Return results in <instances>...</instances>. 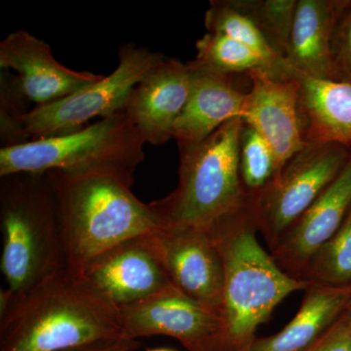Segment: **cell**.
Returning <instances> with one entry per match:
<instances>
[{"instance_id":"1","label":"cell","mask_w":351,"mask_h":351,"mask_svg":"<svg viewBox=\"0 0 351 351\" xmlns=\"http://www.w3.org/2000/svg\"><path fill=\"white\" fill-rule=\"evenodd\" d=\"M120 339L119 307L66 269L13 295L0 315V351H71Z\"/></svg>"},{"instance_id":"22","label":"cell","mask_w":351,"mask_h":351,"mask_svg":"<svg viewBox=\"0 0 351 351\" xmlns=\"http://www.w3.org/2000/svg\"><path fill=\"white\" fill-rule=\"evenodd\" d=\"M196 63L221 75L233 76L255 69L269 71L267 61L258 52L223 34L207 32L196 41Z\"/></svg>"},{"instance_id":"7","label":"cell","mask_w":351,"mask_h":351,"mask_svg":"<svg viewBox=\"0 0 351 351\" xmlns=\"http://www.w3.org/2000/svg\"><path fill=\"white\" fill-rule=\"evenodd\" d=\"M119 57L117 69L100 82L62 100L34 108L23 117L21 123L29 142L66 135L96 117L123 112L134 88L166 58L134 43L123 44Z\"/></svg>"},{"instance_id":"24","label":"cell","mask_w":351,"mask_h":351,"mask_svg":"<svg viewBox=\"0 0 351 351\" xmlns=\"http://www.w3.org/2000/svg\"><path fill=\"white\" fill-rule=\"evenodd\" d=\"M239 172L249 199L260 195L276 177V158L269 145L245 123L240 134Z\"/></svg>"},{"instance_id":"18","label":"cell","mask_w":351,"mask_h":351,"mask_svg":"<svg viewBox=\"0 0 351 351\" xmlns=\"http://www.w3.org/2000/svg\"><path fill=\"white\" fill-rule=\"evenodd\" d=\"M295 80L304 142L351 149V83L302 75Z\"/></svg>"},{"instance_id":"2","label":"cell","mask_w":351,"mask_h":351,"mask_svg":"<svg viewBox=\"0 0 351 351\" xmlns=\"http://www.w3.org/2000/svg\"><path fill=\"white\" fill-rule=\"evenodd\" d=\"M45 174L56 199L66 269L75 276L115 245L163 228L132 193L134 182L107 173Z\"/></svg>"},{"instance_id":"14","label":"cell","mask_w":351,"mask_h":351,"mask_svg":"<svg viewBox=\"0 0 351 351\" xmlns=\"http://www.w3.org/2000/svg\"><path fill=\"white\" fill-rule=\"evenodd\" d=\"M351 209V156L345 167L284 233L270 255L286 274L301 279L307 263L331 239Z\"/></svg>"},{"instance_id":"28","label":"cell","mask_w":351,"mask_h":351,"mask_svg":"<svg viewBox=\"0 0 351 351\" xmlns=\"http://www.w3.org/2000/svg\"><path fill=\"white\" fill-rule=\"evenodd\" d=\"M140 343L135 339H120L108 343H98L77 348L71 351H134L138 350Z\"/></svg>"},{"instance_id":"27","label":"cell","mask_w":351,"mask_h":351,"mask_svg":"<svg viewBox=\"0 0 351 351\" xmlns=\"http://www.w3.org/2000/svg\"><path fill=\"white\" fill-rule=\"evenodd\" d=\"M304 351H351V321L343 313L329 329Z\"/></svg>"},{"instance_id":"11","label":"cell","mask_w":351,"mask_h":351,"mask_svg":"<svg viewBox=\"0 0 351 351\" xmlns=\"http://www.w3.org/2000/svg\"><path fill=\"white\" fill-rule=\"evenodd\" d=\"M154 239L175 287L221 314L225 265L211 235L196 228H162Z\"/></svg>"},{"instance_id":"4","label":"cell","mask_w":351,"mask_h":351,"mask_svg":"<svg viewBox=\"0 0 351 351\" xmlns=\"http://www.w3.org/2000/svg\"><path fill=\"white\" fill-rule=\"evenodd\" d=\"M242 119L226 122L197 144L178 145L179 181L172 193L149 203L163 228L209 232L248 206L239 172Z\"/></svg>"},{"instance_id":"26","label":"cell","mask_w":351,"mask_h":351,"mask_svg":"<svg viewBox=\"0 0 351 351\" xmlns=\"http://www.w3.org/2000/svg\"><path fill=\"white\" fill-rule=\"evenodd\" d=\"M332 58L339 82L351 83V2L339 14L334 39Z\"/></svg>"},{"instance_id":"12","label":"cell","mask_w":351,"mask_h":351,"mask_svg":"<svg viewBox=\"0 0 351 351\" xmlns=\"http://www.w3.org/2000/svg\"><path fill=\"white\" fill-rule=\"evenodd\" d=\"M251 82L245 99L242 120L269 145L276 158V181L288 161L307 145L299 114V83L277 80L263 69L246 73ZM272 181V182H274Z\"/></svg>"},{"instance_id":"23","label":"cell","mask_w":351,"mask_h":351,"mask_svg":"<svg viewBox=\"0 0 351 351\" xmlns=\"http://www.w3.org/2000/svg\"><path fill=\"white\" fill-rule=\"evenodd\" d=\"M253 21L279 55L287 54L298 0H230Z\"/></svg>"},{"instance_id":"19","label":"cell","mask_w":351,"mask_h":351,"mask_svg":"<svg viewBox=\"0 0 351 351\" xmlns=\"http://www.w3.org/2000/svg\"><path fill=\"white\" fill-rule=\"evenodd\" d=\"M304 292L299 311L281 331L256 338L241 351H304L343 315L351 300V286L313 284Z\"/></svg>"},{"instance_id":"15","label":"cell","mask_w":351,"mask_h":351,"mask_svg":"<svg viewBox=\"0 0 351 351\" xmlns=\"http://www.w3.org/2000/svg\"><path fill=\"white\" fill-rule=\"evenodd\" d=\"M191 80L189 63L165 58L134 88L123 112L145 144L161 145L174 138L176 122L188 101Z\"/></svg>"},{"instance_id":"5","label":"cell","mask_w":351,"mask_h":351,"mask_svg":"<svg viewBox=\"0 0 351 351\" xmlns=\"http://www.w3.org/2000/svg\"><path fill=\"white\" fill-rule=\"evenodd\" d=\"M0 269L13 295L66 269L56 199L45 173L0 177Z\"/></svg>"},{"instance_id":"17","label":"cell","mask_w":351,"mask_h":351,"mask_svg":"<svg viewBox=\"0 0 351 351\" xmlns=\"http://www.w3.org/2000/svg\"><path fill=\"white\" fill-rule=\"evenodd\" d=\"M346 1L298 0L286 60L297 75L339 82L332 39Z\"/></svg>"},{"instance_id":"9","label":"cell","mask_w":351,"mask_h":351,"mask_svg":"<svg viewBox=\"0 0 351 351\" xmlns=\"http://www.w3.org/2000/svg\"><path fill=\"white\" fill-rule=\"evenodd\" d=\"M124 338L167 336L188 351H226L225 322L218 311L177 288L147 301L120 307Z\"/></svg>"},{"instance_id":"25","label":"cell","mask_w":351,"mask_h":351,"mask_svg":"<svg viewBox=\"0 0 351 351\" xmlns=\"http://www.w3.org/2000/svg\"><path fill=\"white\" fill-rule=\"evenodd\" d=\"M31 101L25 97L17 75L0 69V144L1 149L29 143L21 119L31 112Z\"/></svg>"},{"instance_id":"8","label":"cell","mask_w":351,"mask_h":351,"mask_svg":"<svg viewBox=\"0 0 351 351\" xmlns=\"http://www.w3.org/2000/svg\"><path fill=\"white\" fill-rule=\"evenodd\" d=\"M336 144L306 145L257 197L249 199L254 221L270 251L339 174L351 156Z\"/></svg>"},{"instance_id":"6","label":"cell","mask_w":351,"mask_h":351,"mask_svg":"<svg viewBox=\"0 0 351 351\" xmlns=\"http://www.w3.org/2000/svg\"><path fill=\"white\" fill-rule=\"evenodd\" d=\"M145 142L123 112L80 130L0 149V177L15 173H107L134 182Z\"/></svg>"},{"instance_id":"29","label":"cell","mask_w":351,"mask_h":351,"mask_svg":"<svg viewBox=\"0 0 351 351\" xmlns=\"http://www.w3.org/2000/svg\"><path fill=\"white\" fill-rule=\"evenodd\" d=\"M345 314L346 316H348V318H350V320L351 321V300L350 304H348V307H346Z\"/></svg>"},{"instance_id":"20","label":"cell","mask_w":351,"mask_h":351,"mask_svg":"<svg viewBox=\"0 0 351 351\" xmlns=\"http://www.w3.org/2000/svg\"><path fill=\"white\" fill-rule=\"evenodd\" d=\"M208 32L223 34L255 50L269 64V73L277 80H293L297 73L285 58L270 45L263 32L230 0H212L205 13Z\"/></svg>"},{"instance_id":"3","label":"cell","mask_w":351,"mask_h":351,"mask_svg":"<svg viewBox=\"0 0 351 351\" xmlns=\"http://www.w3.org/2000/svg\"><path fill=\"white\" fill-rule=\"evenodd\" d=\"M258 232L250 203L208 232L219 247L225 265L221 316L226 351L246 348L257 338L258 326L285 298L306 291L313 284L281 269L258 242Z\"/></svg>"},{"instance_id":"13","label":"cell","mask_w":351,"mask_h":351,"mask_svg":"<svg viewBox=\"0 0 351 351\" xmlns=\"http://www.w3.org/2000/svg\"><path fill=\"white\" fill-rule=\"evenodd\" d=\"M0 69L16 71L23 92L36 107L62 100L105 77L66 68L53 56L49 44L24 29L0 43Z\"/></svg>"},{"instance_id":"30","label":"cell","mask_w":351,"mask_h":351,"mask_svg":"<svg viewBox=\"0 0 351 351\" xmlns=\"http://www.w3.org/2000/svg\"><path fill=\"white\" fill-rule=\"evenodd\" d=\"M147 351H175V350H170V348H149V350H147Z\"/></svg>"},{"instance_id":"10","label":"cell","mask_w":351,"mask_h":351,"mask_svg":"<svg viewBox=\"0 0 351 351\" xmlns=\"http://www.w3.org/2000/svg\"><path fill=\"white\" fill-rule=\"evenodd\" d=\"M82 277L119 308L176 289L154 233L125 240L104 252L88 263Z\"/></svg>"},{"instance_id":"21","label":"cell","mask_w":351,"mask_h":351,"mask_svg":"<svg viewBox=\"0 0 351 351\" xmlns=\"http://www.w3.org/2000/svg\"><path fill=\"white\" fill-rule=\"evenodd\" d=\"M301 279L332 287L351 286V209L338 232L314 254Z\"/></svg>"},{"instance_id":"16","label":"cell","mask_w":351,"mask_h":351,"mask_svg":"<svg viewBox=\"0 0 351 351\" xmlns=\"http://www.w3.org/2000/svg\"><path fill=\"white\" fill-rule=\"evenodd\" d=\"M189 64L191 90L173 138L178 145L197 144L230 120L241 119L247 94L237 87L233 76L215 73L195 61Z\"/></svg>"}]
</instances>
